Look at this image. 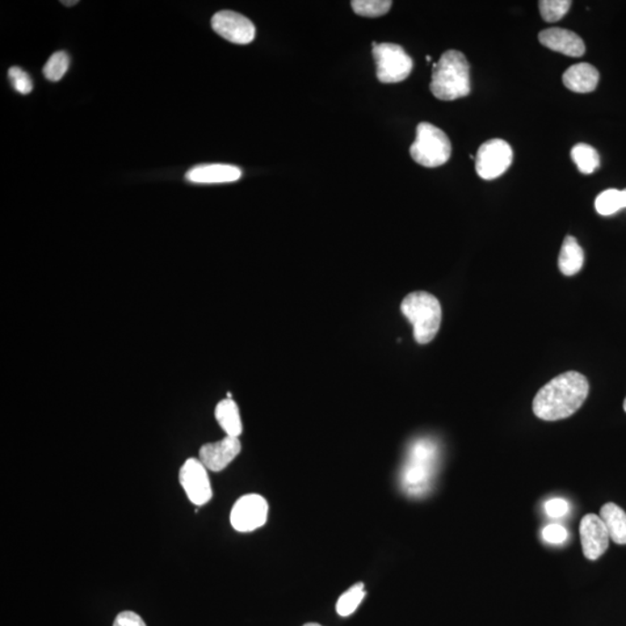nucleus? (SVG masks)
<instances>
[{
    "mask_svg": "<svg viewBox=\"0 0 626 626\" xmlns=\"http://www.w3.org/2000/svg\"><path fill=\"white\" fill-rule=\"evenodd\" d=\"M590 384L582 373L567 372L545 384L532 402L533 413L545 422L571 417L583 405Z\"/></svg>",
    "mask_w": 626,
    "mask_h": 626,
    "instance_id": "1",
    "label": "nucleus"
},
{
    "mask_svg": "<svg viewBox=\"0 0 626 626\" xmlns=\"http://www.w3.org/2000/svg\"><path fill=\"white\" fill-rule=\"evenodd\" d=\"M439 449L431 439L415 440L407 452L401 472V485L411 497H422L430 491L438 465Z\"/></svg>",
    "mask_w": 626,
    "mask_h": 626,
    "instance_id": "2",
    "label": "nucleus"
},
{
    "mask_svg": "<svg viewBox=\"0 0 626 626\" xmlns=\"http://www.w3.org/2000/svg\"><path fill=\"white\" fill-rule=\"evenodd\" d=\"M431 91L435 98L452 102L470 94V65L463 54L448 50L432 65Z\"/></svg>",
    "mask_w": 626,
    "mask_h": 626,
    "instance_id": "3",
    "label": "nucleus"
},
{
    "mask_svg": "<svg viewBox=\"0 0 626 626\" xmlns=\"http://www.w3.org/2000/svg\"><path fill=\"white\" fill-rule=\"evenodd\" d=\"M401 310L413 326L415 342L426 344L436 337L442 322L438 298L426 292L411 293L402 302Z\"/></svg>",
    "mask_w": 626,
    "mask_h": 626,
    "instance_id": "4",
    "label": "nucleus"
},
{
    "mask_svg": "<svg viewBox=\"0 0 626 626\" xmlns=\"http://www.w3.org/2000/svg\"><path fill=\"white\" fill-rule=\"evenodd\" d=\"M411 157L424 167L444 165L452 155V143L445 133L434 124L422 122L417 128V138L410 149Z\"/></svg>",
    "mask_w": 626,
    "mask_h": 626,
    "instance_id": "5",
    "label": "nucleus"
},
{
    "mask_svg": "<svg viewBox=\"0 0 626 626\" xmlns=\"http://www.w3.org/2000/svg\"><path fill=\"white\" fill-rule=\"evenodd\" d=\"M373 54L377 66V78L381 83H401L413 70V60L401 45L373 42Z\"/></svg>",
    "mask_w": 626,
    "mask_h": 626,
    "instance_id": "6",
    "label": "nucleus"
},
{
    "mask_svg": "<svg viewBox=\"0 0 626 626\" xmlns=\"http://www.w3.org/2000/svg\"><path fill=\"white\" fill-rule=\"evenodd\" d=\"M512 162V150L506 141H487L479 148L476 157V171L484 180H493L505 174Z\"/></svg>",
    "mask_w": 626,
    "mask_h": 626,
    "instance_id": "7",
    "label": "nucleus"
},
{
    "mask_svg": "<svg viewBox=\"0 0 626 626\" xmlns=\"http://www.w3.org/2000/svg\"><path fill=\"white\" fill-rule=\"evenodd\" d=\"M267 518V500L259 494H247L234 503L230 521L237 532H250L263 527Z\"/></svg>",
    "mask_w": 626,
    "mask_h": 626,
    "instance_id": "8",
    "label": "nucleus"
},
{
    "mask_svg": "<svg viewBox=\"0 0 626 626\" xmlns=\"http://www.w3.org/2000/svg\"><path fill=\"white\" fill-rule=\"evenodd\" d=\"M207 470L203 462L196 458H189L180 469V484L188 499L196 506L205 505L213 497Z\"/></svg>",
    "mask_w": 626,
    "mask_h": 626,
    "instance_id": "9",
    "label": "nucleus"
},
{
    "mask_svg": "<svg viewBox=\"0 0 626 626\" xmlns=\"http://www.w3.org/2000/svg\"><path fill=\"white\" fill-rule=\"evenodd\" d=\"M212 27L223 39L236 45H249L255 37L253 23L234 11L217 12L212 19Z\"/></svg>",
    "mask_w": 626,
    "mask_h": 626,
    "instance_id": "10",
    "label": "nucleus"
},
{
    "mask_svg": "<svg viewBox=\"0 0 626 626\" xmlns=\"http://www.w3.org/2000/svg\"><path fill=\"white\" fill-rule=\"evenodd\" d=\"M580 540L583 556L590 561H598L609 548L608 529L600 515L587 514L580 522Z\"/></svg>",
    "mask_w": 626,
    "mask_h": 626,
    "instance_id": "11",
    "label": "nucleus"
},
{
    "mask_svg": "<svg viewBox=\"0 0 626 626\" xmlns=\"http://www.w3.org/2000/svg\"><path fill=\"white\" fill-rule=\"evenodd\" d=\"M242 451L239 438L226 435L218 442L207 443L200 449V461L210 472H220L236 458Z\"/></svg>",
    "mask_w": 626,
    "mask_h": 626,
    "instance_id": "12",
    "label": "nucleus"
},
{
    "mask_svg": "<svg viewBox=\"0 0 626 626\" xmlns=\"http://www.w3.org/2000/svg\"><path fill=\"white\" fill-rule=\"evenodd\" d=\"M539 39L544 47L570 57H581L586 53L585 42L575 33L562 28L542 31Z\"/></svg>",
    "mask_w": 626,
    "mask_h": 626,
    "instance_id": "13",
    "label": "nucleus"
},
{
    "mask_svg": "<svg viewBox=\"0 0 626 626\" xmlns=\"http://www.w3.org/2000/svg\"><path fill=\"white\" fill-rule=\"evenodd\" d=\"M242 178V170L228 164H204L193 167L186 174L188 182L193 184H228Z\"/></svg>",
    "mask_w": 626,
    "mask_h": 626,
    "instance_id": "14",
    "label": "nucleus"
},
{
    "mask_svg": "<svg viewBox=\"0 0 626 626\" xmlns=\"http://www.w3.org/2000/svg\"><path fill=\"white\" fill-rule=\"evenodd\" d=\"M599 71L588 63H579L571 66L562 75V83L569 90L577 94H590L598 86Z\"/></svg>",
    "mask_w": 626,
    "mask_h": 626,
    "instance_id": "15",
    "label": "nucleus"
},
{
    "mask_svg": "<svg viewBox=\"0 0 626 626\" xmlns=\"http://www.w3.org/2000/svg\"><path fill=\"white\" fill-rule=\"evenodd\" d=\"M583 263H585V254L581 246L579 245L577 239L567 236L559 254V270L566 276H573L582 270Z\"/></svg>",
    "mask_w": 626,
    "mask_h": 626,
    "instance_id": "16",
    "label": "nucleus"
},
{
    "mask_svg": "<svg viewBox=\"0 0 626 626\" xmlns=\"http://www.w3.org/2000/svg\"><path fill=\"white\" fill-rule=\"evenodd\" d=\"M600 518L602 519L608 529L611 540L619 545H626V512L616 503L608 502L600 511Z\"/></svg>",
    "mask_w": 626,
    "mask_h": 626,
    "instance_id": "17",
    "label": "nucleus"
},
{
    "mask_svg": "<svg viewBox=\"0 0 626 626\" xmlns=\"http://www.w3.org/2000/svg\"><path fill=\"white\" fill-rule=\"evenodd\" d=\"M215 418L226 435L239 438L243 432V423L239 407L234 399L226 398L218 402Z\"/></svg>",
    "mask_w": 626,
    "mask_h": 626,
    "instance_id": "18",
    "label": "nucleus"
},
{
    "mask_svg": "<svg viewBox=\"0 0 626 626\" xmlns=\"http://www.w3.org/2000/svg\"><path fill=\"white\" fill-rule=\"evenodd\" d=\"M573 162L578 169L583 174H594L600 167V155L596 149L592 146L585 144V143H579L571 151Z\"/></svg>",
    "mask_w": 626,
    "mask_h": 626,
    "instance_id": "19",
    "label": "nucleus"
},
{
    "mask_svg": "<svg viewBox=\"0 0 626 626\" xmlns=\"http://www.w3.org/2000/svg\"><path fill=\"white\" fill-rule=\"evenodd\" d=\"M365 598L364 585L357 582L354 586L344 591L337 602V612L342 617L351 616L359 608Z\"/></svg>",
    "mask_w": 626,
    "mask_h": 626,
    "instance_id": "20",
    "label": "nucleus"
},
{
    "mask_svg": "<svg viewBox=\"0 0 626 626\" xmlns=\"http://www.w3.org/2000/svg\"><path fill=\"white\" fill-rule=\"evenodd\" d=\"M392 2L390 0H354L352 2L353 11L357 15L377 18L390 11Z\"/></svg>",
    "mask_w": 626,
    "mask_h": 626,
    "instance_id": "21",
    "label": "nucleus"
},
{
    "mask_svg": "<svg viewBox=\"0 0 626 626\" xmlns=\"http://www.w3.org/2000/svg\"><path fill=\"white\" fill-rule=\"evenodd\" d=\"M596 212L602 216H611L623 208L621 194L619 189H607L601 193L595 200Z\"/></svg>",
    "mask_w": 626,
    "mask_h": 626,
    "instance_id": "22",
    "label": "nucleus"
},
{
    "mask_svg": "<svg viewBox=\"0 0 626 626\" xmlns=\"http://www.w3.org/2000/svg\"><path fill=\"white\" fill-rule=\"evenodd\" d=\"M70 65L69 55L65 52H57L49 57L44 68L45 77L50 82L61 81Z\"/></svg>",
    "mask_w": 626,
    "mask_h": 626,
    "instance_id": "23",
    "label": "nucleus"
},
{
    "mask_svg": "<svg viewBox=\"0 0 626 626\" xmlns=\"http://www.w3.org/2000/svg\"><path fill=\"white\" fill-rule=\"evenodd\" d=\"M542 18L548 23H556L566 15L572 2L570 0H541L539 3Z\"/></svg>",
    "mask_w": 626,
    "mask_h": 626,
    "instance_id": "24",
    "label": "nucleus"
},
{
    "mask_svg": "<svg viewBox=\"0 0 626 626\" xmlns=\"http://www.w3.org/2000/svg\"><path fill=\"white\" fill-rule=\"evenodd\" d=\"M8 78L12 86L20 94H29L33 91V83L31 77L23 69L18 68V66H12L8 70Z\"/></svg>",
    "mask_w": 626,
    "mask_h": 626,
    "instance_id": "25",
    "label": "nucleus"
},
{
    "mask_svg": "<svg viewBox=\"0 0 626 626\" xmlns=\"http://www.w3.org/2000/svg\"><path fill=\"white\" fill-rule=\"evenodd\" d=\"M567 531L561 524L546 525L543 531V539L550 544H562L567 540Z\"/></svg>",
    "mask_w": 626,
    "mask_h": 626,
    "instance_id": "26",
    "label": "nucleus"
},
{
    "mask_svg": "<svg viewBox=\"0 0 626 626\" xmlns=\"http://www.w3.org/2000/svg\"><path fill=\"white\" fill-rule=\"evenodd\" d=\"M569 511V502H567L564 499H551L545 503V512L549 518H562V516H565Z\"/></svg>",
    "mask_w": 626,
    "mask_h": 626,
    "instance_id": "27",
    "label": "nucleus"
},
{
    "mask_svg": "<svg viewBox=\"0 0 626 626\" xmlns=\"http://www.w3.org/2000/svg\"><path fill=\"white\" fill-rule=\"evenodd\" d=\"M113 626H146V624L136 612L122 611L116 616Z\"/></svg>",
    "mask_w": 626,
    "mask_h": 626,
    "instance_id": "28",
    "label": "nucleus"
},
{
    "mask_svg": "<svg viewBox=\"0 0 626 626\" xmlns=\"http://www.w3.org/2000/svg\"><path fill=\"white\" fill-rule=\"evenodd\" d=\"M621 204H623V208H626V189L624 191H621Z\"/></svg>",
    "mask_w": 626,
    "mask_h": 626,
    "instance_id": "29",
    "label": "nucleus"
},
{
    "mask_svg": "<svg viewBox=\"0 0 626 626\" xmlns=\"http://www.w3.org/2000/svg\"><path fill=\"white\" fill-rule=\"evenodd\" d=\"M62 4L65 6H74L75 4H78V2L77 0H75V2H65V0H63Z\"/></svg>",
    "mask_w": 626,
    "mask_h": 626,
    "instance_id": "30",
    "label": "nucleus"
},
{
    "mask_svg": "<svg viewBox=\"0 0 626 626\" xmlns=\"http://www.w3.org/2000/svg\"><path fill=\"white\" fill-rule=\"evenodd\" d=\"M303 626H322V625H321V624H317V623H308V624H305V625H303Z\"/></svg>",
    "mask_w": 626,
    "mask_h": 626,
    "instance_id": "31",
    "label": "nucleus"
},
{
    "mask_svg": "<svg viewBox=\"0 0 626 626\" xmlns=\"http://www.w3.org/2000/svg\"><path fill=\"white\" fill-rule=\"evenodd\" d=\"M623 406H624V411L626 412V398H625L624 405H623Z\"/></svg>",
    "mask_w": 626,
    "mask_h": 626,
    "instance_id": "32",
    "label": "nucleus"
}]
</instances>
